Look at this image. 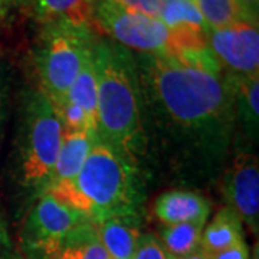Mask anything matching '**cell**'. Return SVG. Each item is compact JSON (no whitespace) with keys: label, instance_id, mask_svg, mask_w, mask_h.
<instances>
[{"label":"cell","instance_id":"f546056e","mask_svg":"<svg viewBox=\"0 0 259 259\" xmlns=\"http://www.w3.org/2000/svg\"><path fill=\"white\" fill-rule=\"evenodd\" d=\"M255 259H258V255H255Z\"/></svg>","mask_w":259,"mask_h":259},{"label":"cell","instance_id":"9a60e30c","mask_svg":"<svg viewBox=\"0 0 259 259\" xmlns=\"http://www.w3.org/2000/svg\"><path fill=\"white\" fill-rule=\"evenodd\" d=\"M245 241L243 226L236 213L228 206L216 213L213 221L203 229L200 249L212 255Z\"/></svg>","mask_w":259,"mask_h":259},{"label":"cell","instance_id":"30bf717a","mask_svg":"<svg viewBox=\"0 0 259 259\" xmlns=\"http://www.w3.org/2000/svg\"><path fill=\"white\" fill-rule=\"evenodd\" d=\"M154 214L164 226L180 223H206L210 214V203L192 190H168L154 202Z\"/></svg>","mask_w":259,"mask_h":259},{"label":"cell","instance_id":"4316f807","mask_svg":"<svg viewBox=\"0 0 259 259\" xmlns=\"http://www.w3.org/2000/svg\"><path fill=\"white\" fill-rule=\"evenodd\" d=\"M3 12H5V9H3V3L0 2V19L3 16Z\"/></svg>","mask_w":259,"mask_h":259},{"label":"cell","instance_id":"44dd1931","mask_svg":"<svg viewBox=\"0 0 259 259\" xmlns=\"http://www.w3.org/2000/svg\"><path fill=\"white\" fill-rule=\"evenodd\" d=\"M98 2H104L124 12L140 13L150 18L158 19L160 13L163 12L164 6L170 0H98Z\"/></svg>","mask_w":259,"mask_h":259},{"label":"cell","instance_id":"ffe728a7","mask_svg":"<svg viewBox=\"0 0 259 259\" xmlns=\"http://www.w3.org/2000/svg\"><path fill=\"white\" fill-rule=\"evenodd\" d=\"M207 29H222L242 20H258L249 16L236 0H196Z\"/></svg>","mask_w":259,"mask_h":259},{"label":"cell","instance_id":"4fadbf2b","mask_svg":"<svg viewBox=\"0 0 259 259\" xmlns=\"http://www.w3.org/2000/svg\"><path fill=\"white\" fill-rule=\"evenodd\" d=\"M228 75L233 90L236 121H241L245 134L256 141L259 128V74Z\"/></svg>","mask_w":259,"mask_h":259},{"label":"cell","instance_id":"603a6c76","mask_svg":"<svg viewBox=\"0 0 259 259\" xmlns=\"http://www.w3.org/2000/svg\"><path fill=\"white\" fill-rule=\"evenodd\" d=\"M0 259H20L10 238L9 229L2 212H0Z\"/></svg>","mask_w":259,"mask_h":259},{"label":"cell","instance_id":"ba28073f","mask_svg":"<svg viewBox=\"0 0 259 259\" xmlns=\"http://www.w3.org/2000/svg\"><path fill=\"white\" fill-rule=\"evenodd\" d=\"M206 44L229 74H259L258 20H242L228 28L206 29Z\"/></svg>","mask_w":259,"mask_h":259},{"label":"cell","instance_id":"484cf974","mask_svg":"<svg viewBox=\"0 0 259 259\" xmlns=\"http://www.w3.org/2000/svg\"><path fill=\"white\" fill-rule=\"evenodd\" d=\"M170 259H209V255L207 253H204L203 250L199 249L193 252V253H190V255H186V256H179V258H171Z\"/></svg>","mask_w":259,"mask_h":259},{"label":"cell","instance_id":"52a82bcc","mask_svg":"<svg viewBox=\"0 0 259 259\" xmlns=\"http://www.w3.org/2000/svg\"><path fill=\"white\" fill-rule=\"evenodd\" d=\"M94 22L117 44L141 52V55L175 54V35L157 18L117 9L95 0Z\"/></svg>","mask_w":259,"mask_h":259},{"label":"cell","instance_id":"4dcf8cb0","mask_svg":"<svg viewBox=\"0 0 259 259\" xmlns=\"http://www.w3.org/2000/svg\"><path fill=\"white\" fill-rule=\"evenodd\" d=\"M190 2H196V0H190Z\"/></svg>","mask_w":259,"mask_h":259},{"label":"cell","instance_id":"83f0119b","mask_svg":"<svg viewBox=\"0 0 259 259\" xmlns=\"http://www.w3.org/2000/svg\"><path fill=\"white\" fill-rule=\"evenodd\" d=\"M0 111H2V90H0Z\"/></svg>","mask_w":259,"mask_h":259},{"label":"cell","instance_id":"3957f363","mask_svg":"<svg viewBox=\"0 0 259 259\" xmlns=\"http://www.w3.org/2000/svg\"><path fill=\"white\" fill-rule=\"evenodd\" d=\"M137 161L98 136L74 180L48 187L59 202L83 213L93 223L114 216L139 214L143 200Z\"/></svg>","mask_w":259,"mask_h":259},{"label":"cell","instance_id":"8fae6325","mask_svg":"<svg viewBox=\"0 0 259 259\" xmlns=\"http://www.w3.org/2000/svg\"><path fill=\"white\" fill-rule=\"evenodd\" d=\"M95 140L97 133L94 131H64L62 144L48 187L74 180L82 168Z\"/></svg>","mask_w":259,"mask_h":259},{"label":"cell","instance_id":"5b68a950","mask_svg":"<svg viewBox=\"0 0 259 259\" xmlns=\"http://www.w3.org/2000/svg\"><path fill=\"white\" fill-rule=\"evenodd\" d=\"M64 127L55 105L42 90L32 95L28 107L26 136L20 160L23 185L42 194L51 182L62 144Z\"/></svg>","mask_w":259,"mask_h":259},{"label":"cell","instance_id":"7c38bea8","mask_svg":"<svg viewBox=\"0 0 259 259\" xmlns=\"http://www.w3.org/2000/svg\"><path fill=\"white\" fill-rule=\"evenodd\" d=\"M110 259H131L140 238V214L114 216L95 223Z\"/></svg>","mask_w":259,"mask_h":259},{"label":"cell","instance_id":"277c9868","mask_svg":"<svg viewBox=\"0 0 259 259\" xmlns=\"http://www.w3.org/2000/svg\"><path fill=\"white\" fill-rule=\"evenodd\" d=\"M94 44L90 28H76L68 23H47L37 44L36 69L42 91L56 111L66 101Z\"/></svg>","mask_w":259,"mask_h":259},{"label":"cell","instance_id":"2e32d148","mask_svg":"<svg viewBox=\"0 0 259 259\" xmlns=\"http://www.w3.org/2000/svg\"><path fill=\"white\" fill-rule=\"evenodd\" d=\"M55 259H110V256L102 246L95 223L88 221L66 235Z\"/></svg>","mask_w":259,"mask_h":259},{"label":"cell","instance_id":"9c48e42d","mask_svg":"<svg viewBox=\"0 0 259 259\" xmlns=\"http://www.w3.org/2000/svg\"><path fill=\"white\" fill-rule=\"evenodd\" d=\"M223 193L228 207L246 223L250 231L259 229V164L253 153L239 151L226 171Z\"/></svg>","mask_w":259,"mask_h":259},{"label":"cell","instance_id":"d4e9b609","mask_svg":"<svg viewBox=\"0 0 259 259\" xmlns=\"http://www.w3.org/2000/svg\"><path fill=\"white\" fill-rule=\"evenodd\" d=\"M241 5L243 10L252 16L253 19H258V6L259 0H236Z\"/></svg>","mask_w":259,"mask_h":259},{"label":"cell","instance_id":"ac0fdd59","mask_svg":"<svg viewBox=\"0 0 259 259\" xmlns=\"http://www.w3.org/2000/svg\"><path fill=\"white\" fill-rule=\"evenodd\" d=\"M66 100L78 105L97 128V76L93 61V49L85 58L79 74L68 91Z\"/></svg>","mask_w":259,"mask_h":259},{"label":"cell","instance_id":"cb8c5ba5","mask_svg":"<svg viewBox=\"0 0 259 259\" xmlns=\"http://www.w3.org/2000/svg\"><path fill=\"white\" fill-rule=\"evenodd\" d=\"M209 259H250L249 248H248L246 242L242 241L228 249L209 255Z\"/></svg>","mask_w":259,"mask_h":259},{"label":"cell","instance_id":"e0dca14e","mask_svg":"<svg viewBox=\"0 0 259 259\" xmlns=\"http://www.w3.org/2000/svg\"><path fill=\"white\" fill-rule=\"evenodd\" d=\"M158 19L176 35L206 36L203 18L196 3L190 0H170Z\"/></svg>","mask_w":259,"mask_h":259},{"label":"cell","instance_id":"5bb4252c","mask_svg":"<svg viewBox=\"0 0 259 259\" xmlns=\"http://www.w3.org/2000/svg\"><path fill=\"white\" fill-rule=\"evenodd\" d=\"M37 18L47 23H68L90 28L95 15V0H35Z\"/></svg>","mask_w":259,"mask_h":259},{"label":"cell","instance_id":"7402d4cb","mask_svg":"<svg viewBox=\"0 0 259 259\" xmlns=\"http://www.w3.org/2000/svg\"><path fill=\"white\" fill-rule=\"evenodd\" d=\"M131 259H170V255L156 235L144 233L140 235Z\"/></svg>","mask_w":259,"mask_h":259},{"label":"cell","instance_id":"7a4b0ae2","mask_svg":"<svg viewBox=\"0 0 259 259\" xmlns=\"http://www.w3.org/2000/svg\"><path fill=\"white\" fill-rule=\"evenodd\" d=\"M93 61L97 76V136L137 161L147 140L136 59L127 48L100 39L93 44Z\"/></svg>","mask_w":259,"mask_h":259},{"label":"cell","instance_id":"6da1fadb","mask_svg":"<svg viewBox=\"0 0 259 259\" xmlns=\"http://www.w3.org/2000/svg\"><path fill=\"white\" fill-rule=\"evenodd\" d=\"M146 110L158 143L179 170L213 176L225 163L236 125L229 75L209 48L136 61Z\"/></svg>","mask_w":259,"mask_h":259},{"label":"cell","instance_id":"f1b7e54d","mask_svg":"<svg viewBox=\"0 0 259 259\" xmlns=\"http://www.w3.org/2000/svg\"><path fill=\"white\" fill-rule=\"evenodd\" d=\"M2 3H5V2H16V0H0Z\"/></svg>","mask_w":259,"mask_h":259},{"label":"cell","instance_id":"d6986e66","mask_svg":"<svg viewBox=\"0 0 259 259\" xmlns=\"http://www.w3.org/2000/svg\"><path fill=\"white\" fill-rule=\"evenodd\" d=\"M204 225L203 222H192L164 226L160 242L171 258L190 255L200 249Z\"/></svg>","mask_w":259,"mask_h":259},{"label":"cell","instance_id":"8992f818","mask_svg":"<svg viewBox=\"0 0 259 259\" xmlns=\"http://www.w3.org/2000/svg\"><path fill=\"white\" fill-rule=\"evenodd\" d=\"M88 221L83 213L59 202L52 194H39L22 229L23 256L25 259H55L66 235Z\"/></svg>","mask_w":259,"mask_h":259}]
</instances>
